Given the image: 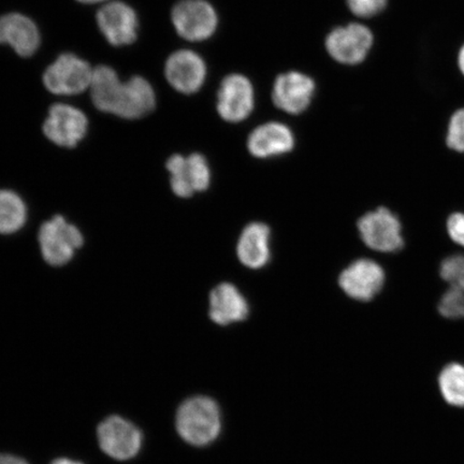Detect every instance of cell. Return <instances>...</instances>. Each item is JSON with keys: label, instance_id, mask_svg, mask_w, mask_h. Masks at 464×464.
I'll return each instance as SVG.
<instances>
[{"label": "cell", "instance_id": "6da1fadb", "mask_svg": "<svg viewBox=\"0 0 464 464\" xmlns=\"http://www.w3.org/2000/svg\"><path fill=\"white\" fill-rule=\"evenodd\" d=\"M89 92L98 111L129 121L145 118L158 103L154 87L148 79L133 75L124 81L114 68L107 65L95 67Z\"/></svg>", "mask_w": 464, "mask_h": 464}, {"label": "cell", "instance_id": "7a4b0ae2", "mask_svg": "<svg viewBox=\"0 0 464 464\" xmlns=\"http://www.w3.org/2000/svg\"><path fill=\"white\" fill-rule=\"evenodd\" d=\"M177 430L184 440L195 446H205L218 438L222 428L218 405L211 398L197 396L179 406Z\"/></svg>", "mask_w": 464, "mask_h": 464}, {"label": "cell", "instance_id": "3957f363", "mask_svg": "<svg viewBox=\"0 0 464 464\" xmlns=\"http://www.w3.org/2000/svg\"><path fill=\"white\" fill-rule=\"evenodd\" d=\"M94 69L77 54L63 53L45 68L43 83L52 95L78 96L89 92Z\"/></svg>", "mask_w": 464, "mask_h": 464}, {"label": "cell", "instance_id": "277c9868", "mask_svg": "<svg viewBox=\"0 0 464 464\" xmlns=\"http://www.w3.org/2000/svg\"><path fill=\"white\" fill-rule=\"evenodd\" d=\"M357 226L364 245L375 252L394 254L405 246L401 220L388 208L364 214Z\"/></svg>", "mask_w": 464, "mask_h": 464}, {"label": "cell", "instance_id": "5b68a950", "mask_svg": "<svg viewBox=\"0 0 464 464\" xmlns=\"http://www.w3.org/2000/svg\"><path fill=\"white\" fill-rule=\"evenodd\" d=\"M89 127V118L82 110L72 104L56 102L48 110L43 132L56 147L73 149L84 140Z\"/></svg>", "mask_w": 464, "mask_h": 464}, {"label": "cell", "instance_id": "8992f818", "mask_svg": "<svg viewBox=\"0 0 464 464\" xmlns=\"http://www.w3.org/2000/svg\"><path fill=\"white\" fill-rule=\"evenodd\" d=\"M174 31L189 43L206 42L217 32L218 16L207 0H179L171 10Z\"/></svg>", "mask_w": 464, "mask_h": 464}, {"label": "cell", "instance_id": "52a82bcc", "mask_svg": "<svg viewBox=\"0 0 464 464\" xmlns=\"http://www.w3.org/2000/svg\"><path fill=\"white\" fill-rule=\"evenodd\" d=\"M83 242V236L78 227L61 216L44 223L39 230L40 249L44 260L51 266L69 263Z\"/></svg>", "mask_w": 464, "mask_h": 464}, {"label": "cell", "instance_id": "ba28073f", "mask_svg": "<svg viewBox=\"0 0 464 464\" xmlns=\"http://www.w3.org/2000/svg\"><path fill=\"white\" fill-rule=\"evenodd\" d=\"M98 29L106 42L115 48H123L137 42L139 17L130 5L111 0L101 5L96 14Z\"/></svg>", "mask_w": 464, "mask_h": 464}, {"label": "cell", "instance_id": "9c48e42d", "mask_svg": "<svg viewBox=\"0 0 464 464\" xmlns=\"http://www.w3.org/2000/svg\"><path fill=\"white\" fill-rule=\"evenodd\" d=\"M97 438L104 454L120 461L136 457L143 443L140 429L121 416L104 420L98 426Z\"/></svg>", "mask_w": 464, "mask_h": 464}, {"label": "cell", "instance_id": "30bf717a", "mask_svg": "<svg viewBox=\"0 0 464 464\" xmlns=\"http://www.w3.org/2000/svg\"><path fill=\"white\" fill-rule=\"evenodd\" d=\"M166 168L170 174L171 189L181 198H189L210 187V167L205 156L199 153L188 156L174 154L167 160Z\"/></svg>", "mask_w": 464, "mask_h": 464}, {"label": "cell", "instance_id": "8fae6325", "mask_svg": "<svg viewBox=\"0 0 464 464\" xmlns=\"http://www.w3.org/2000/svg\"><path fill=\"white\" fill-rule=\"evenodd\" d=\"M373 44L372 32L359 23L336 27L326 38L328 54L335 62L347 66L362 63L368 57Z\"/></svg>", "mask_w": 464, "mask_h": 464}, {"label": "cell", "instance_id": "7c38bea8", "mask_svg": "<svg viewBox=\"0 0 464 464\" xmlns=\"http://www.w3.org/2000/svg\"><path fill=\"white\" fill-rule=\"evenodd\" d=\"M164 73L167 82L174 91L183 95H193L205 84L208 71L199 54L182 49L173 52L167 58Z\"/></svg>", "mask_w": 464, "mask_h": 464}, {"label": "cell", "instance_id": "4fadbf2b", "mask_svg": "<svg viewBox=\"0 0 464 464\" xmlns=\"http://www.w3.org/2000/svg\"><path fill=\"white\" fill-rule=\"evenodd\" d=\"M255 91L251 80L240 73L224 78L218 92V112L229 123H241L253 112Z\"/></svg>", "mask_w": 464, "mask_h": 464}, {"label": "cell", "instance_id": "5bb4252c", "mask_svg": "<svg viewBox=\"0 0 464 464\" xmlns=\"http://www.w3.org/2000/svg\"><path fill=\"white\" fill-rule=\"evenodd\" d=\"M385 283V270L376 261L367 258L353 261L339 277L340 287L348 297L364 303L374 299Z\"/></svg>", "mask_w": 464, "mask_h": 464}, {"label": "cell", "instance_id": "9a60e30c", "mask_svg": "<svg viewBox=\"0 0 464 464\" xmlns=\"http://www.w3.org/2000/svg\"><path fill=\"white\" fill-rule=\"evenodd\" d=\"M316 85L309 75L289 72L278 75L272 91L275 106L288 114L304 113L314 97Z\"/></svg>", "mask_w": 464, "mask_h": 464}, {"label": "cell", "instance_id": "2e32d148", "mask_svg": "<svg viewBox=\"0 0 464 464\" xmlns=\"http://www.w3.org/2000/svg\"><path fill=\"white\" fill-rule=\"evenodd\" d=\"M0 44L10 46L20 57H32L42 45V33L26 14L8 13L0 15Z\"/></svg>", "mask_w": 464, "mask_h": 464}, {"label": "cell", "instance_id": "e0dca14e", "mask_svg": "<svg viewBox=\"0 0 464 464\" xmlns=\"http://www.w3.org/2000/svg\"><path fill=\"white\" fill-rule=\"evenodd\" d=\"M295 136L289 127L269 121L255 129L247 139V150L254 158L271 159L292 152Z\"/></svg>", "mask_w": 464, "mask_h": 464}, {"label": "cell", "instance_id": "ac0fdd59", "mask_svg": "<svg viewBox=\"0 0 464 464\" xmlns=\"http://www.w3.org/2000/svg\"><path fill=\"white\" fill-rule=\"evenodd\" d=\"M248 304L242 294L229 283L219 284L210 294V317L220 326H227L248 315Z\"/></svg>", "mask_w": 464, "mask_h": 464}, {"label": "cell", "instance_id": "d6986e66", "mask_svg": "<svg viewBox=\"0 0 464 464\" xmlns=\"http://www.w3.org/2000/svg\"><path fill=\"white\" fill-rule=\"evenodd\" d=\"M270 229L263 223H252L243 230L237 254L241 263L251 269L263 268L270 259Z\"/></svg>", "mask_w": 464, "mask_h": 464}, {"label": "cell", "instance_id": "ffe728a7", "mask_svg": "<svg viewBox=\"0 0 464 464\" xmlns=\"http://www.w3.org/2000/svg\"><path fill=\"white\" fill-rule=\"evenodd\" d=\"M25 202L14 190L0 189V235H10L25 225Z\"/></svg>", "mask_w": 464, "mask_h": 464}, {"label": "cell", "instance_id": "44dd1931", "mask_svg": "<svg viewBox=\"0 0 464 464\" xmlns=\"http://www.w3.org/2000/svg\"><path fill=\"white\" fill-rule=\"evenodd\" d=\"M438 384L446 402L464 408V363L451 362L440 371Z\"/></svg>", "mask_w": 464, "mask_h": 464}, {"label": "cell", "instance_id": "7402d4cb", "mask_svg": "<svg viewBox=\"0 0 464 464\" xmlns=\"http://www.w3.org/2000/svg\"><path fill=\"white\" fill-rule=\"evenodd\" d=\"M438 312L449 321H464V282L448 285L440 295Z\"/></svg>", "mask_w": 464, "mask_h": 464}, {"label": "cell", "instance_id": "603a6c76", "mask_svg": "<svg viewBox=\"0 0 464 464\" xmlns=\"http://www.w3.org/2000/svg\"><path fill=\"white\" fill-rule=\"evenodd\" d=\"M439 276L446 285L464 282V254H450L440 261Z\"/></svg>", "mask_w": 464, "mask_h": 464}, {"label": "cell", "instance_id": "cb8c5ba5", "mask_svg": "<svg viewBox=\"0 0 464 464\" xmlns=\"http://www.w3.org/2000/svg\"><path fill=\"white\" fill-rule=\"evenodd\" d=\"M446 143L455 152L464 153V108L451 115Z\"/></svg>", "mask_w": 464, "mask_h": 464}, {"label": "cell", "instance_id": "d4e9b609", "mask_svg": "<svg viewBox=\"0 0 464 464\" xmlns=\"http://www.w3.org/2000/svg\"><path fill=\"white\" fill-rule=\"evenodd\" d=\"M346 3L352 14L369 19L384 11L388 0H346Z\"/></svg>", "mask_w": 464, "mask_h": 464}, {"label": "cell", "instance_id": "484cf974", "mask_svg": "<svg viewBox=\"0 0 464 464\" xmlns=\"http://www.w3.org/2000/svg\"><path fill=\"white\" fill-rule=\"evenodd\" d=\"M445 230L449 239L455 246L464 248V212L450 213L446 218Z\"/></svg>", "mask_w": 464, "mask_h": 464}, {"label": "cell", "instance_id": "4316f807", "mask_svg": "<svg viewBox=\"0 0 464 464\" xmlns=\"http://www.w3.org/2000/svg\"><path fill=\"white\" fill-rule=\"evenodd\" d=\"M0 464H29L25 459L21 457L0 454Z\"/></svg>", "mask_w": 464, "mask_h": 464}, {"label": "cell", "instance_id": "83f0119b", "mask_svg": "<svg viewBox=\"0 0 464 464\" xmlns=\"http://www.w3.org/2000/svg\"><path fill=\"white\" fill-rule=\"evenodd\" d=\"M458 67H459L461 73L464 75V44L458 53Z\"/></svg>", "mask_w": 464, "mask_h": 464}, {"label": "cell", "instance_id": "f1b7e54d", "mask_svg": "<svg viewBox=\"0 0 464 464\" xmlns=\"http://www.w3.org/2000/svg\"><path fill=\"white\" fill-rule=\"evenodd\" d=\"M75 2H78V3L82 4V5H102L104 4L111 2V0H75Z\"/></svg>", "mask_w": 464, "mask_h": 464}, {"label": "cell", "instance_id": "f546056e", "mask_svg": "<svg viewBox=\"0 0 464 464\" xmlns=\"http://www.w3.org/2000/svg\"><path fill=\"white\" fill-rule=\"evenodd\" d=\"M51 464H84L82 462L69 459V458H58V459H55Z\"/></svg>", "mask_w": 464, "mask_h": 464}]
</instances>
